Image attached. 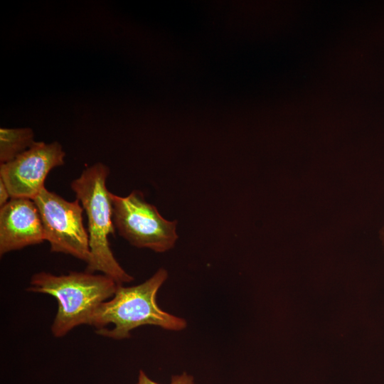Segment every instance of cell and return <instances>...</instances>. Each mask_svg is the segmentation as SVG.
Wrapping results in <instances>:
<instances>
[{
    "mask_svg": "<svg viewBox=\"0 0 384 384\" xmlns=\"http://www.w3.org/2000/svg\"><path fill=\"white\" fill-rule=\"evenodd\" d=\"M168 278V272L159 268L142 284L118 285L112 298L103 302L92 316L90 326L97 334L114 340L130 337L131 331L151 325L169 331H181L186 321L162 310L156 302L157 292Z\"/></svg>",
    "mask_w": 384,
    "mask_h": 384,
    "instance_id": "obj_1",
    "label": "cell"
},
{
    "mask_svg": "<svg viewBox=\"0 0 384 384\" xmlns=\"http://www.w3.org/2000/svg\"><path fill=\"white\" fill-rule=\"evenodd\" d=\"M118 284L104 274L70 272L55 275L40 272L32 275L27 291L48 294L58 302L51 325L54 337L65 336L74 328L89 325L96 309L114 294Z\"/></svg>",
    "mask_w": 384,
    "mask_h": 384,
    "instance_id": "obj_2",
    "label": "cell"
},
{
    "mask_svg": "<svg viewBox=\"0 0 384 384\" xmlns=\"http://www.w3.org/2000/svg\"><path fill=\"white\" fill-rule=\"evenodd\" d=\"M109 174V168L97 162L84 169L70 187L87 217L90 257L85 271L100 272L123 285L134 277L119 264L110 245L109 236L114 234L115 228L111 192L106 185Z\"/></svg>",
    "mask_w": 384,
    "mask_h": 384,
    "instance_id": "obj_3",
    "label": "cell"
},
{
    "mask_svg": "<svg viewBox=\"0 0 384 384\" xmlns=\"http://www.w3.org/2000/svg\"><path fill=\"white\" fill-rule=\"evenodd\" d=\"M112 220L119 235L138 248L156 252L172 249L178 238L177 221L164 218L140 191L122 197L110 193Z\"/></svg>",
    "mask_w": 384,
    "mask_h": 384,
    "instance_id": "obj_4",
    "label": "cell"
},
{
    "mask_svg": "<svg viewBox=\"0 0 384 384\" xmlns=\"http://www.w3.org/2000/svg\"><path fill=\"white\" fill-rule=\"evenodd\" d=\"M33 201L50 251L70 255L87 263L90 257L89 235L83 224L84 209L80 201H68L46 188Z\"/></svg>",
    "mask_w": 384,
    "mask_h": 384,
    "instance_id": "obj_5",
    "label": "cell"
},
{
    "mask_svg": "<svg viewBox=\"0 0 384 384\" xmlns=\"http://www.w3.org/2000/svg\"><path fill=\"white\" fill-rule=\"evenodd\" d=\"M65 153L58 142H36L14 159L0 165V178L11 198L33 200L45 188L49 172L64 164Z\"/></svg>",
    "mask_w": 384,
    "mask_h": 384,
    "instance_id": "obj_6",
    "label": "cell"
},
{
    "mask_svg": "<svg viewBox=\"0 0 384 384\" xmlns=\"http://www.w3.org/2000/svg\"><path fill=\"white\" fill-rule=\"evenodd\" d=\"M45 240L43 224L33 200L11 198L0 208V255Z\"/></svg>",
    "mask_w": 384,
    "mask_h": 384,
    "instance_id": "obj_7",
    "label": "cell"
},
{
    "mask_svg": "<svg viewBox=\"0 0 384 384\" xmlns=\"http://www.w3.org/2000/svg\"><path fill=\"white\" fill-rule=\"evenodd\" d=\"M34 133L31 128L0 129V163L14 159L28 149L34 143Z\"/></svg>",
    "mask_w": 384,
    "mask_h": 384,
    "instance_id": "obj_8",
    "label": "cell"
},
{
    "mask_svg": "<svg viewBox=\"0 0 384 384\" xmlns=\"http://www.w3.org/2000/svg\"><path fill=\"white\" fill-rule=\"evenodd\" d=\"M136 384H160L151 380L144 370H140ZM169 384H196L194 378L191 375L183 372L179 375H172Z\"/></svg>",
    "mask_w": 384,
    "mask_h": 384,
    "instance_id": "obj_9",
    "label": "cell"
},
{
    "mask_svg": "<svg viewBox=\"0 0 384 384\" xmlns=\"http://www.w3.org/2000/svg\"><path fill=\"white\" fill-rule=\"evenodd\" d=\"M11 198V197L6 186L0 178V207L7 203Z\"/></svg>",
    "mask_w": 384,
    "mask_h": 384,
    "instance_id": "obj_10",
    "label": "cell"
},
{
    "mask_svg": "<svg viewBox=\"0 0 384 384\" xmlns=\"http://www.w3.org/2000/svg\"><path fill=\"white\" fill-rule=\"evenodd\" d=\"M382 239H383V243H384V227H383V230H382Z\"/></svg>",
    "mask_w": 384,
    "mask_h": 384,
    "instance_id": "obj_11",
    "label": "cell"
}]
</instances>
